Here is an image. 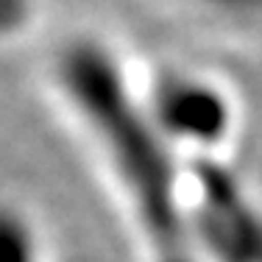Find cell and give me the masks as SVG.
Segmentation results:
<instances>
[{
	"instance_id": "cell-1",
	"label": "cell",
	"mask_w": 262,
	"mask_h": 262,
	"mask_svg": "<svg viewBox=\"0 0 262 262\" xmlns=\"http://www.w3.org/2000/svg\"><path fill=\"white\" fill-rule=\"evenodd\" d=\"M34 14V0H0V36L17 31Z\"/></svg>"
},
{
	"instance_id": "cell-2",
	"label": "cell",
	"mask_w": 262,
	"mask_h": 262,
	"mask_svg": "<svg viewBox=\"0 0 262 262\" xmlns=\"http://www.w3.org/2000/svg\"><path fill=\"white\" fill-rule=\"evenodd\" d=\"M198 3L229 11V14H262V0H198Z\"/></svg>"
}]
</instances>
